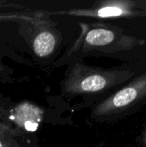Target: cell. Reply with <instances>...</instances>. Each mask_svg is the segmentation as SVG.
Here are the masks:
<instances>
[{
	"mask_svg": "<svg viewBox=\"0 0 146 147\" xmlns=\"http://www.w3.org/2000/svg\"><path fill=\"white\" fill-rule=\"evenodd\" d=\"M123 13V10L115 6H108L101 9L98 11V16L101 17H110V16H118Z\"/></svg>",
	"mask_w": 146,
	"mask_h": 147,
	"instance_id": "obj_5",
	"label": "cell"
},
{
	"mask_svg": "<svg viewBox=\"0 0 146 147\" xmlns=\"http://www.w3.org/2000/svg\"><path fill=\"white\" fill-rule=\"evenodd\" d=\"M37 127H38V124L33 121H28L25 124V127L28 131H35L37 129Z\"/></svg>",
	"mask_w": 146,
	"mask_h": 147,
	"instance_id": "obj_6",
	"label": "cell"
},
{
	"mask_svg": "<svg viewBox=\"0 0 146 147\" xmlns=\"http://www.w3.org/2000/svg\"><path fill=\"white\" fill-rule=\"evenodd\" d=\"M55 39L53 35L48 32L40 33L34 40V48L38 56L44 57L49 55L54 49Z\"/></svg>",
	"mask_w": 146,
	"mask_h": 147,
	"instance_id": "obj_1",
	"label": "cell"
},
{
	"mask_svg": "<svg viewBox=\"0 0 146 147\" xmlns=\"http://www.w3.org/2000/svg\"><path fill=\"white\" fill-rule=\"evenodd\" d=\"M137 96V90L133 88H126L119 91L113 99L115 107H124L134 101Z\"/></svg>",
	"mask_w": 146,
	"mask_h": 147,
	"instance_id": "obj_3",
	"label": "cell"
},
{
	"mask_svg": "<svg viewBox=\"0 0 146 147\" xmlns=\"http://www.w3.org/2000/svg\"><path fill=\"white\" fill-rule=\"evenodd\" d=\"M114 39V34L108 29H93L86 36V41L93 46H104L112 42Z\"/></svg>",
	"mask_w": 146,
	"mask_h": 147,
	"instance_id": "obj_2",
	"label": "cell"
},
{
	"mask_svg": "<svg viewBox=\"0 0 146 147\" xmlns=\"http://www.w3.org/2000/svg\"><path fill=\"white\" fill-rule=\"evenodd\" d=\"M0 147H2V144H1V142H0Z\"/></svg>",
	"mask_w": 146,
	"mask_h": 147,
	"instance_id": "obj_7",
	"label": "cell"
},
{
	"mask_svg": "<svg viewBox=\"0 0 146 147\" xmlns=\"http://www.w3.org/2000/svg\"><path fill=\"white\" fill-rule=\"evenodd\" d=\"M106 85V80L100 75H93L86 78L82 82V89L84 91H98L102 90Z\"/></svg>",
	"mask_w": 146,
	"mask_h": 147,
	"instance_id": "obj_4",
	"label": "cell"
}]
</instances>
